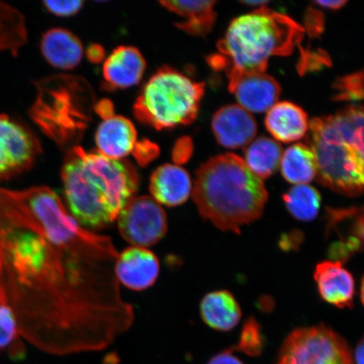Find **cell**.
I'll return each instance as SVG.
<instances>
[{
    "label": "cell",
    "instance_id": "obj_2",
    "mask_svg": "<svg viewBox=\"0 0 364 364\" xmlns=\"http://www.w3.org/2000/svg\"><path fill=\"white\" fill-rule=\"evenodd\" d=\"M61 178L65 206L85 229H105L118 215L139 188V175L127 159H113L76 146L67 150Z\"/></svg>",
    "mask_w": 364,
    "mask_h": 364
},
{
    "label": "cell",
    "instance_id": "obj_11",
    "mask_svg": "<svg viewBox=\"0 0 364 364\" xmlns=\"http://www.w3.org/2000/svg\"><path fill=\"white\" fill-rule=\"evenodd\" d=\"M326 236L336 235L328 248L331 260L341 264L363 249V211L362 208H328L326 213Z\"/></svg>",
    "mask_w": 364,
    "mask_h": 364
},
{
    "label": "cell",
    "instance_id": "obj_23",
    "mask_svg": "<svg viewBox=\"0 0 364 364\" xmlns=\"http://www.w3.org/2000/svg\"><path fill=\"white\" fill-rule=\"evenodd\" d=\"M280 167L287 181L295 185H306L317 174L315 154L307 144H296L285 150Z\"/></svg>",
    "mask_w": 364,
    "mask_h": 364
},
{
    "label": "cell",
    "instance_id": "obj_34",
    "mask_svg": "<svg viewBox=\"0 0 364 364\" xmlns=\"http://www.w3.org/2000/svg\"><path fill=\"white\" fill-rule=\"evenodd\" d=\"M193 143L189 138H181L177 141L173 149L172 158L176 165H181L188 161L193 154Z\"/></svg>",
    "mask_w": 364,
    "mask_h": 364
},
{
    "label": "cell",
    "instance_id": "obj_35",
    "mask_svg": "<svg viewBox=\"0 0 364 364\" xmlns=\"http://www.w3.org/2000/svg\"><path fill=\"white\" fill-rule=\"evenodd\" d=\"M94 112L101 117L102 120L108 119V118L115 115V113H114V105L108 99H103L102 101L97 102L95 104Z\"/></svg>",
    "mask_w": 364,
    "mask_h": 364
},
{
    "label": "cell",
    "instance_id": "obj_31",
    "mask_svg": "<svg viewBox=\"0 0 364 364\" xmlns=\"http://www.w3.org/2000/svg\"><path fill=\"white\" fill-rule=\"evenodd\" d=\"M85 2L82 0L67 1H44V7L49 13L59 17H70L79 13Z\"/></svg>",
    "mask_w": 364,
    "mask_h": 364
},
{
    "label": "cell",
    "instance_id": "obj_12",
    "mask_svg": "<svg viewBox=\"0 0 364 364\" xmlns=\"http://www.w3.org/2000/svg\"><path fill=\"white\" fill-rule=\"evenodd\" d=\"M227 77L230 92L239 106L249 112H267L279 99L280 85L266 72L238 73Z\"/></svg>",
    "mask_w": 364,
    "mask_h": 364
},
{
    "label": "cell",
    "instance_id": "obj_28",
    "mask_svg": "<svg viewBox=\"0 0 364 364\" xmlns=\"http://www.w3.org/2000/svg\"><path fill=\"white\" fill-rule=\"evenodd\" d=\"M232 351L242 352L248 356L257 357L263 350V335L261 326L254 318H249L245 322L240 341Z\"/></svg>",
    "mask_w": 364,
    "mask_h": 364
},
{
    "label": "cell",
    "instance_id": "obj_19",
    "mask_svg": "<svg viewBox=\"0 0 364 364\" xmlns=\"http://www.w3.org/2000/svg\"><path fill=\"white\" fill-rule=\"evenodd\" d=\"M41 51L50 65L63 70H74L84 56L80 40L63 28L46 31L41 40Z\"/></svg>",
    "mask_w": 364,
    "mask_h": 364
},
{
    "label": "cell",
    "instance_id": "obj_1",
    "mask_svg": "<svg viewBox=\"0 0 364 364\" xmlns=\"http://www.w3.org/2000/svg\"><path fill=\"white\" fill-rule=\"evenodd\" d=\"M110 238L85 229L48 186L0 188V294L41 351H101L133 325Z\"/></svg>",
    "mask_w": 364,
    "mask_h": 364
},
{
    "label": "cell",
    "instance_id": "obj_9",
    "mask_svg": "<svg viewBox=\"0 0 364 364\" xmlns=\"http://www.w3.org/2000/svg\"><path fill=\"white\" fill-rule=\"evenodd\" d=\"M118 230L132 247H153L166 235L167 217L161 205L151 196L134 197L117 218Z\"/></svg>",
    "mask_w": 364,
    "mask_h": 364
},
{
    "label": "cell",
    "instance_id": "obj_38",
    "mask_svg": "<svg viewBox=\"0 0 364 364\" xmlns=\"http://www.w3.org/2000/svg\"><path fill=\"white\" fill-rule=\"evenodd\" d=\"M348 1L346 0H331V1H316L314 4L318 7L328 9V10L338 11L344 6Z\"/></svg>",
    "mask_w": 364,
    "mask_h": 364
},
{
    "label": "cell",
    "instance_id": "obj_33",
    "mask_svg": "<svg viewBox=\"0 0 364 364\" xmlns=\"http://www.w3.org/2000/svg\"><path fill=\"white\" fill-rule=\"evenodd\" d=\"M324 16L316 8L309 7L304 18V28L311 38H317L324 31Z\"/></svg>",
    "mask_w": 364,
    "mask_h": 364
},
{
    "label": "cell",
    "instance_id": "obj_20",
    "mask_svg": "<svg viewBox=\"0 0 364 364\" xmlns=\"http://www.w3.org/2000/svg\"><path fill=\"white\" fill-rule=\"evenodd\" d=\"M265 125L276 141L294 142L306 135L308 115L301 107L292 102H277L267 111Z\"/></svg>",
    "mask_w": 364,
    "mask_h": 364
},
{
    "label": "cell",
    "instance_id": "obj_22",
    "mask_svg": "<svg viewBox=\"0 0 364 364\" xmlns=\"http://www.w3.org/2000/svg\"><path fill=\"white\" fill-rule=\"evenodd\" d=\"M200 313L205 324L220 331L234 329L242 316L234 295L226 290L215 291L204 296L200 304Z\"/></svg>",
    "mask_w": 364,
    "mask_h": 364
},
{
    "label": "cell",
    "instance_id": "obj_4",
    "mask_svg": "<svg viewBox=\"0 0 364 364\" xmlns=\"http://www.w3.org/2000/svg\"><path fill=\"white\" fill-rule=\"evenodd\" d=\"M304 34V26L292 18L262 6L232 21L217 44L218 53L207 61L227 76L266 72L270 58L291 55Z\"/></svg>",
    "mask_w": 364,
    "mask_h": 364
},
{
    "label": "cell",
    "instance_id": "obj_26",
    "mask_svg": "<svg viewBox=\"0 0 364 364\" xmlns=\"http://www.w3.org/2000/svg\"><path fill=\"white\" fill-rule=\"evenodd\" d=\"M283 198L290 215L299 221H312L320 211L321 194L311 186L295 185Z\"/></svg>",
    "mask_w": 364,
    "mask_h": 364
},
{
    "label": "cell",
    "instance_id": "obj_32",
    "mask_svg": "<svg viewBox=\"0 0 364 364\" xmlns=\"http://www.w3.org/2000/svg\"><path fill=\"white\" fill-rule=\"evenodd\" d=\"M132 154L139 166H146L159 156V148L151 141L144 139L136 143Z\"/></svg>",
    "mask_w": 364,
    "mask_h": 364
},
{
    "label": "cell",
    "instance_id": "obj_40",
    "mask_svg": "<svg viewBox=\"0 0 364 364\" xmlns=\"http://www.w3.org/2000/svg\"><path fill=\"white\" fill-rule=\"evenodd\" d=\"M241 4H245L250 7H262L266 6L269 2L265 1V0H245V1H240Z\"/></svg>",
    "mask_w": 364,
    "mask_h": 364
},
{
    "label": "cell",
    "instance_id": "obj_36",
    "mask_svg": "<svg viewBox=\"0 0 364 364\" xmlns=\"http://www.w3.org/2000/svg\"><path fill=\"white\" fill-rule=\"evenodd\" d=\"M208 364H244L236 358L231 348L213 357Z\"/></svg>",
    "mask_w": 364,
    "mask_h": 364
},
{
    "label": "cell",
    "instance_id": "obj_27",
    "mask_svg": "<svg viewBox=\"0 0 364 364\" xmlns=\"http://www.w3.org/2000/svg\"><path fill=\"white\" fill-rule=\"evenodd\" d=\"M19 336L11 309L6 304H0V351H7L14 360H20L26 353Z\"/></svg>",
    "mask_w": 364,
    "mask_h": 364
},
{
    "label": "cell",
    "instance_id": "obj_18",
    "mask_svg": "<svg viewBox=\"0 0 364 364\" xmlns=\"http://www.w3.org/2000/svg\"><path fill=\"white\" fill-rule=\"evenodd\" d=\"M98 153L113 159H124L133 149L136 141V130L129 119L114 115L102 120L95 132Z\"/></svg>",
    "mask_w": 364,
    "mask_h": 364
},
{
    "label": "cell",
    "instance_id": "obj_13",
    "mask_svg": "<svg viewBox=\"0 0 364 364\" xmlns=\"http://www.w3.org/2000/svg\"><path fill=\"white\" fill-rule=\"evenodd\" d=\"M161 270L157 257L147 248H127L116 259L114 274L118 284L133 291L148 289L156 284Z\"/></svg>",
    "mask_w": 364,
    "mask_h": 364
},
{
    "label": "cell",
    "instance_id": "obj_14",
    "mask_svg": "<svg viewBox=\"0 0 364 364\" xmlns=\"http://www.w3.org/2000/svg\"><path fill=\"white\" fill-rule=\"evenodd\" d=\"M218 143L227 149L247 146L257 133L255 118L239 105H229L218 110L212 120Z\"/></svg>",
    "mask_w": 364,
    "mask_h": 364
},
{
    "label": "cell",
    "instance_id": "obj_37",
    "mask_svg": "<svg viewBox=\"0 0 364 364\" xmlns=\"http://www.w3.org/2000/svg\"><path fill=\"white\" fill-rule=\"evenodd\" d=\"M105 55H106V52H105L104 48L99 44H91L86 50V57L89 61L93 63H102L105 59Z\"/></svg>",
    "mask_w": 364,
    "mask_h": 364
},
{
    "label": "cell",
    "instance_id": "obj_25",
    "mask_svg": "<svg viewBox=\"0 0 364 364\" xmlns=\"http://www.w3.org/2000/svg\"><path fill=\"white\" fill-rule=\"evenodd\" d=\"M27 36L24 16L10 4L0 2V53L9 51L18 56Z\"/></svg>",
    "mask_w": 364,
    "mask_h": 364
},
{
    "label": "cell",
    "instance_id": "obj_39",
    "mask_svg": "<svg viewBox=\"0 0 364 364\" xmlns=\"http://www.w3.org/2000/svg\"><path fill=\"white\" fill-rule=\"evenodd\" d=\"M363 340L362 339L358 345L356 351H355L353 356L354 363H356V364H363Z\"/></svg>",
    "mask_w": 364,
    "mask_h": 364
},
{
    "label": "cell",
    "instance_id": "obj_24",
    "mask_svg": "<svg viewBox=\"0 0 364 364\" xmlns=\"http://www.w3.org/2000/svg\"><path fill=\"white\" fill-rule=\"evenodd\" d=\"M283 151L277 141L260 136L245 150V162L260 179H267L279 169Z\"/></svg>",
    "mask_w": 364,
    "mask_h": 364
},
{
    "label": "cell",
    "instance_id": "obj_5",
    "mask_svg": "<svg viewBox=\"0 0 364 364\" xmlns=\"http://www.w3.org/2000/svg\"><path fill=\"white\" fill-rule=\"evenodd\" d=\"M307 145L315 154L317 180L336 193L358 197L363 191V108L349 106L309 122Z\"/></svg>",
    "mask_w": 364,
    "mask_h": 364
},
{
    "label": "cell",
    "instance_id": "obj_7",
    "mask_svg": "<svg viewBox=\"0 0 364 364\" xmlns=\"http://www.w3.org/2000/svg\"><path fill=\"white\" fill-rule=\"evenodd\" d=\"M205 84L169 66L154 74L136 98V120L156 130L192 124L198 116Z\"/></svg>",
    "mask_w": 364,
    "mask_h": 364
},
{
    "label": "cell",
    "instance_id": "obj_15",
    "mask_svg": "<svg viewBox=\"0 0 364 364\" xmlns=\"http://www.w3.org/2000/svg\"><path fill=\"white\" fill-rule=\"evenodd\" d=\"M145 70L146 61L138 48L120 46L104 62L103 86L107 90L133 87L142 80Z\"/></svg>",
    "mask_w": 364,
    "mask_h": 364
},
{
    "label": "cell",
    "instance_id": "obj_8",
    "mask_svg": "<svg viewBox=\"0 0 364 364\" xmlns=\"http://www.w3.org/2000/svg\"><path fill=\"white\" fill-rule=\"evenodd\" d=\"M277 364H355L349 346L326 326L304 327L284 341Z\"/></svg>",
    "mask_w": 364,
    "mask_h": 364
},
{
    "label": "cell",
    "instance_id": "obj_16",
    "mask_svg": "<svg viewBox=\"0 0 364 364\" xmlns=\"http://www.w3.org/2000/svg\"><path fill=\"white\" fill-rule=\"evenodd\" d=\"M149 191L158 203L166 207H177L188 201L192 195L193 181L184 168L165 164L152 173Z\"/></svg>",
    "mask_w": 364,
    "mask_h": 364
},
{
    "label": "cell",
    "instance_id": "obj_10",
    "mask_svg": "<svg viewBox=\"0 0 364 364\" xmlns=\"http://www.w3.org/2000/svg\"><path fill=\"white\" fill-rule=\"evenodd\" d=\"M42 154V145L22 122L0 114V181H9L31 169Z\"/></svg>",
    "mask_w": 364,
    "mask_h": 364
},
{
    "label": "cell",
    "instance_id": "obj_21",
    "mask_svg": "<svg viewBox=\"0 0 364 364\" xmlns=\"http://www.w3.org/2000/svg\"><path fill=\"white\" fill-rule=\"evenodd\" d=\"M166 10L183 17L185 21L176 23L177 28L186 33L204 36L210 33L216 21L217 14L213 0H195V1H161Z\"/></svg>",
    "mask_w": 364,
    "mask_h": 364
},
{
    "label": "cell",
    "instance_id": "obj_29",
    "mask_svg": "<svg viewBox=\"0 0 364 364\" xmlns=\"http://www.w3.org/2000/svg\"><path fill=\"white\" fill-rule=\"evenodd\" d=\"M336 94L333 99L338 102H358L363 98V73L341 77L334 84Z\"/></svg>",
    "mask_w": 364,
    "mask_h": 364
},
{
    "label": "cell",
    "instance_id": "obj_3",
    "mask_svg": "<svg viewBox=\"0 0 364 364\" xmlns=\"http://www.w3.org/2000/svg\"><path fill=\"white\" fill-rule=\"evenodd\" d=\"M192 196L205 220L223 231L240 234L258 220L268 199L265 185L244 159L226 153L202 164L196 171Z\"/></svg>",
    "mask_w": 364,
    "mask_h": 364
},
{
    "label": "cell",
    "instance_id": "obj_17",
    "mask_svg": "<svg viewBox=\"0 0 364 364\" xmlns=\"http://www.w3.org/2000/svg\"><path fill=\"white\" fill-rule=\"evenodd\" d=\"M318 293L326 302L340 309L353 306V277L338 262L325 261L316 266L315 274Z\"/></svg>",
    "mask_w": 364,
    "mask_h": 364
},
{
    "label": "cell",
    "instance_id": "obj_6",
    "mask_svg": "<svg viewBox=\"0 0 364 364\" xmlns=\"http://www.w3.org/2000/svg\"><path fill=\"white\" fill-rule=\"evenodd\" d=\"M38 94L29 116L59 147L76 146L92 120L97 100L87 81L78 76H50L35 83Z\"/></svg>",
    "mask_w": 364,
    "mask_h": 364
},
{
    "label": "cell",
    "instance_id": "obj_30",
    "mask_svg": "<svg viewBox=\"0 0 364 364\" xmlns=\"http://www.w3.org/2000/svg\"><path fill=\"white\" fill-rule=\"evenodd\" d=\"M331 59L322 50L311 51L309 49L300 48V58L298 70L300 75L308 71L317 70L323 66H330Z\"/></svg>",
    "mask_w": 364,
    "mask_h": 364
}]
</instances>
